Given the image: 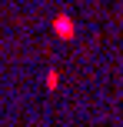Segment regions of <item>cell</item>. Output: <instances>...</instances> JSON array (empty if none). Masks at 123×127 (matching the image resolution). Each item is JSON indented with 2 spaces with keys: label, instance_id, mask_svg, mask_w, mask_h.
Here are the masks:
<instances>
[{
  "label": "cell",
  "instance_id": "obj_1",
  "mask_svg": "<svg viewBox=\"0 0 123 127\" xmlns=\"http://www.w3.org/2000/svg\"><path fill=\"white\" fill-rule=\"evenodd\" d=\"M53 33H57L60 40H73L77 37V24H73L70 13H57V17H53Z\"/></svg>",
  "mask_w": 123,
  "mask_h": 127
}]
</instances>
